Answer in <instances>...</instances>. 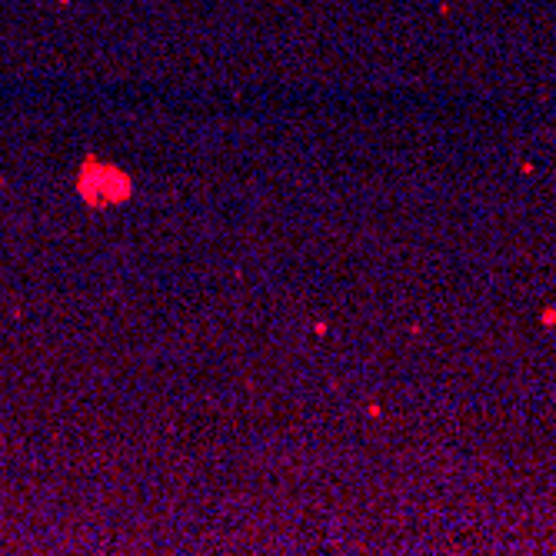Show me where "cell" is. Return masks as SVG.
Masks as SVG:
<instances>
[{
    "label": "cell",
    "mask_w": 556,
    "mask_h": 556,
    "mask_svg": "<svg viewBox=\"0 0 556 556\" xmlns=\"http://www.w3.org/2000/svg\"><path fill=\"white\" fill-rule=\"evenodd\" d=\"M77 193H80V200L87 203V207H93V210L117 207V203L130 200L134 180L127 177L120 167L103 163V160H97L93 154H87V160H83L80 170H77Z\"/></svg>",
    "instance_id": "1"
}]
</instances>
